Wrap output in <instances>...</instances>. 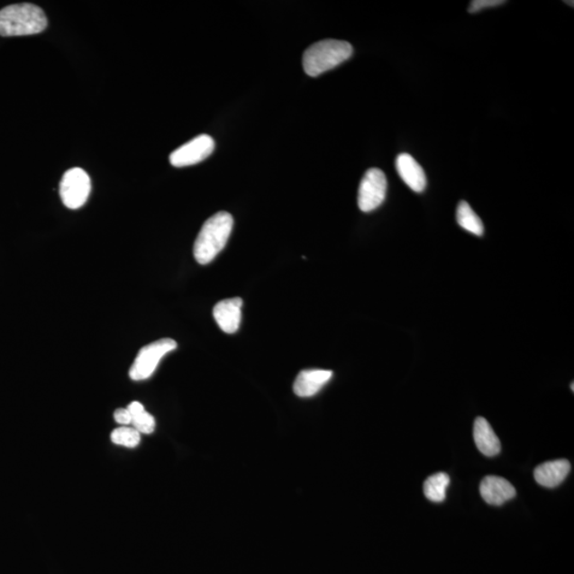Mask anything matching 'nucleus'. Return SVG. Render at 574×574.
I'll list each match as a JSON object with an SVG mask.
<instances>
[{"label": "nucleus", "instance_id": "f257e3e1", "mask_svg": "<svg viewBox=\"0 0 574 574\" xmlns=\"http://www.w3.org/2000/svg\"><path fill=\"white\" fill-rule=\"evenodd\" d=\"M233 217L228 212H218L204 223L194 244V257L206 265L226 247L233 228Z\"/></svg>", "mask_w": 574, "mask_h": 574}, {"label": "nucleus", "instance_id": "f03ea898", "mask_svg": "<svg viewBox=\"0 0 574 574\" xmlns=\"http://www.w3.org/2000/svg\"><path fill=\"white\" fill-rule=\"evenodd\" d=\"M43 9L32 4L10 5L0 10V35L20 37L43 32L47 27Z\"/></svg>", "mask_w": 574, "mask_h": 574}, {"label": "nucleus", "instance_id": "7ed1b4c3", "mask_svg": "<svg viewBox=\"0 0 574 574\" xmlns=\"http://www.w3.org/2000/svg\"><path fill=\"white\" fill-rule=\"evenodd\" d=\"M352 53V45L346 41H321L305 51L303 59L305 72L311 77H317L347 61Z\"/></svg>", "mask_w": 574, "mask_h": 574}, {"label": "nucleus", "instance_id": "20e7f679", "mask_svg": "<svg viewBox=\"0 0 574 574\" xmlns=\"http://www.w3.org/2000/svg\"><path fill=\"white\" fill-rule=\"evenodd\" d=\"M176 348L177 342L171 339L159 340L141 348L130 369V378L134 381L146 380L155 372L159 360Z\"/></svg>", "mask_w": 574, "mask_h": 574}, {"label": "nucleus", "instance_id": "39448f33", "mask_svg": "<svg viewBox=\"0 0 574 574\" xmlns=\"http://www.w3.org/2000/svg\"><path fill=\"white\" fill-rule=\"evenodd\" d=\"M91 178L85 169H70L62 177L60 197L68 209L77 210L84 206L91 193Z\"/></svg>", "mask_w": 574, "mask_h": 574}, {"label": "nucleus", "instance_id": "423d86ee", "mask_svg": "<svg viewBox=\"0 0 574 574\" xmlns=\"http://www.w3.org/2000/svg\"><path fill=\"white\" fill-rule=\"evenodd\" d=\"M387 180L381 169L366 171L359 187L358 205L360 211L369 213L378 208L386 200Z\"/></svg>", "mask_w": 574, "mask_h": 574}, {"label": "nucleus", "instance_id": "0eeeda50", "mask_svg": "<svg viewBox=\"0 0 574 574\" xmlns=\"http://www.w3.org/2000/svg\"><path fill=\"white\" fill-rule=\"evenodd\" d=\"M214 140L208 134L198 135L188 143L177 148L169 157L170 164L175 168L191 167L203 162L214 151Z\"/></svg>", "mask_w": 574, "mask_h": 574}, {"label": "nucleus", "instance_id": "6e6552de", "mask_svg": "<svg viewBox=\"0 0 574 574\" xmlns=\"http://www.w3.org/2000/svg\"><path fill=\"white\" fill-rule=\"evenodd\" d=\"M396 169L405 185L416 193L427 187V176L420 164L408 153H401L396 159Z\"/></svg>", "mask_w": 574, "mask_h": 574}, {"label": "nucleus", "instance_id": "1a4fd4ad", "mask_svg": "<svg viewBox=\"0 0 574 574\" xmlns=\"http://www.w3.org/2000/svg\"><path fill=\"white\" fill-rule=\"evenodd\" d=\"M242 300L231 298L220 301L213 310V316L224 333L233 334L239 330L241 321Z\"/></svg>", "mask_w": 574, "mask_h": 574}, {"label": "nucleus", "instance_id": "9d476101", "mask_svg": "<svg viewBox=\"0 0 574 574\" xmlns=\"http://www.w3.org/2000/svg\"><path fill=\"white\" fill-rule=\"evenodd\" d=\"M480 493L485 502L490 506H502L516 496V489L506 478L488 476L483 478Z\"/></svg>", "mask_w": 574, "mask_h": 574}, {"label": "nucleus", "instance_id": "9b49d317", "mask_svg": "<svg viewBox=\"0 0 574 574\" xmlns=\"http://www.w3.org/2000/svg\"><path fill=\"white\" fill-rule=\"evenodd\" d=\"M333 372L324 369H307L301 371L294 383V393L299 397H312L327 384Z\"/></svg>", "mask_w": 574, "mask_h": 574}, {"label": "nucleus", "instance_id": "f8f14e48", "mask_svg": "<svg viewBox=\"0 0 574 574\" xmlns=\"http://www.w3.org/2000/svg\"><path fill=\"white\" fill-rule=\"evenodd\" d=\"M570 469V463L567 460L547 461L537 467L534 478L542 487L553 488L565 480Z\"/></svg>", "mask_w": 574, "mask_h": 574}, {"label": "nucleus", "instance_id": "ddd939ff", "mask_svg": "<svg viewBox=\"0 0 574 574\" xmlns=\"http://www.w3.org/2000/svg\"><path fill=\"white\" fill-rule=\"evenodd\" d=\"M473 437L478 450L485 457L493 458L501 451V443L489 423L483 417L476 419Z\"/></svg>", "mask_w": 574, "mask_h": 574}, {"label": "nucleus", "instance_id": "4468645a", "mask_svg": "<svg viewBox=\"0 0 574 574\" xmlns=\"http://www.w3.org/2000/svg\"><path fill=\"white\" fill-rule=\"evenodd\" d=\"M457 221L460 227L469 232L482 236L484 233V224L475 211L472 210L470 205L466 201H460L457 211Z\"/></svg>", "mask_w": 574, "mask_h": 574}, {"label": "nucleus", "instance_id": "2eb2a0df", "mask_svg": "<svg viewBox=\"0 0 574 574\" xmlns=\"http://www.w3.org/2000/svg\"><path fill=\"white\" fill-rule=\"evenodd\" d=\"M450 478L447 473L440 472L431 476L424 482V496L432 502H442L446 499Z\"/></svg>", "mask_w": 574, "mask_h": 574}, {"label": "nucleus", "instance_id": "dca6fc26", "mask_svg": "<svg viewBox=\"0 0 574 574\" xmlns=\"http://www.w3.org/2000/svg\"><path fill=\"white\" fill-rule=\"evenodd\" d=\"M128 410L132 416V424L133 428L140 433L150 434L156 428V420L146 412L143 405L138 401L132 402L128 405Z\"/></svg>", "mask_w": 574, "mask_h": 574}, {"label": "nucleus", "instance_id": "f3484780", "mask_svg": "<svg viewBox=\"0 0 574 574\" xmlns=\"http://www.w3.org/2000/svg\"><path fill=\"white\" fill-rule=\"evenodd\" d=\"M111 440L116 445L134 448L141 442V434L134 428L122 427L112 432Z\"/></svg>", "mask_w": 574, "mask_h": 574}, {"label": "nucleus", "instance_id": "a211bd4d", "mask_svg": "<svg viewBox=\"0 0 574 574\" xmlns=\"http://www.w3.org/2000/svg\"><path fill=\"white\" fill-rule=\"evenodd\" d=\"M503 4H506L503 0H475V2L470 3L469 12L470 14H477L478 11L498 7V5Z\"/></svg>", "mask_w": 574, "mask_h": 574}, {"label": "nucleus", "instance_id": "6ab92c4d", "mask_svg": "<svg viewBox=\"0 0 574 574\" xmlns=\"http://www.w3.org/2000/svg\"><path fill=\"white\" fill-rule=\"evenodd\" d=\"M114 419L118 424L126 425L132 424V416L128 408H118L114 413Z\"/></svg>", "mask_w": 574, "mask_h": 574}]
</instances>
